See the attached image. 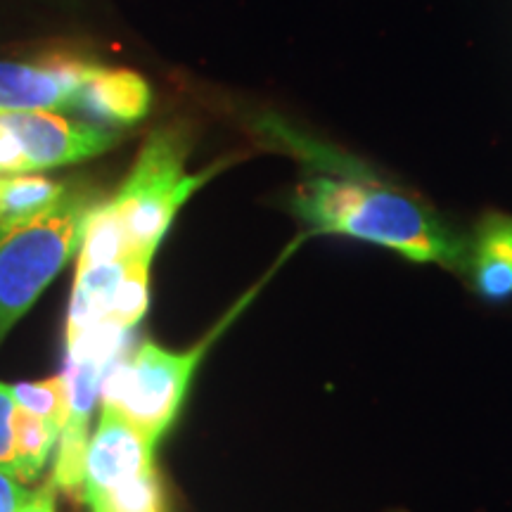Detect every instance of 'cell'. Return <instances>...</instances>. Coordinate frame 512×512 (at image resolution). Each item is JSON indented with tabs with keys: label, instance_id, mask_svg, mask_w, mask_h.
Returning a JSON list of instances; mask_svg holds the SVG:
<instances>
[{
	"label": "cell",
	"instance_id": "obj_1",
	"mask_svg": "<svg viewBox=\"0 0 512 512\" xmlns=\"http://www.w3.org/2000/svg\"><path fill=\"white\" fill-rule=\"evenodd\" d=\"M249 128L261 143L304 166L306 176L294 190L292 211L311 235H342L415 264L467 273L470 240L420 195L271 112L254 117Z\"/></svg>",
	"mask_w": 512,
	"mask_h": 512
},
{
	"label": "cell",
	"instance_id": "obj_2",
	"mask_svg": "<svg viewBox=\"0 0 512 512\" xmlns=\"http://www.w3.org/2000/svg\"><path fill=\"white\" fill-rule=\"evenodd\" d=\"M95 204L91 192L69 190L41 214L0 226V342L72 261Z\"/></svg>",
	"mask_w": 512,
	"mask_h": 512
},
{
	"label": "cell",
	"instance_id": "obj_3",
	"mask_svg": "<svg viewBox=\"0 0 512 512\" xmlns=\"http://www.w3.org/2000/svg\"><path fill=\"white\" fill-rule=\"evenodd\" d=\"M256 290L259 287H254L245 299H240L233 311L221 318L214 330L202 337L195 347L171 351L155 342H143L131 356H121L102 382V403L117 408L131 425H136L157 446V441L164 437V432L174 425L181 413L192 377L204 356L214 347L216 339L228 330V325L238 318V313L249 304Z\"/></svg>",
	"mask_w": 512,
	"mask_h": 512
},
{
	"label": "cell",
	"instance_id": "obj_4",
	"mask_svg": "<svg viewBox=\"0 0 512 512\" xmlns=\"http://www.w3.org/2000/svg\"><path fill=\"white\" fill-rule=\"evenodd\" d=\"M188 155V133L183 128H157L145 140L131 174L110 200L131 252L143 259H155L178 211L214 176L216 166L202 174H190L185 169Z\"/></svg>",
	"mask_w": 512,
	"mask_h": 512
},
{
	"label": "cell",
	"instance_id": "obj_5",
	"mask_svg": "<svg viewBox=\"0 0 512 512\" xmlns=\"http://www.w3.org/2000/svg\"><path fill=\"white\" fill-rule=\"evenodd\" d=\"M121 143L117 128L62 112L0 114V176L88 162Z\"/></svg>",
	"mask_w": 512,
	"mask_h": 512
},
{
	"label": "cell",
	"instance_id": "obj_6",
	"mask_svg": "<svg viewBox=\"0 0 512 512\" xmlns=\"http://www.w3.org/2000/svg\"><path fill=\"white\" fill-rule=\"evenodd\" d=\"M98 62L74 55L0 60V114L79 112Z\"/></svg>",
	"mask_w": 512,
	"mask_h": 512
},
{
	"label": "cell",
	"instance_id": "obj_7",
	"mask_svg": "<svg viewBox=\"0 0 512 512\" xmlns=\"http://www.w3.org/2000/svg\"><path fill=\"white\" fill-rule=\"evenodd\" d=\"M155 467V444L131 425L117 408L102 403L98 430L93 432L86 456V477L81 496L88 508L128 479Z\"/></svg>",
	"mask_w": 512,
	"mask_h": 512
},
{
	"label": "cell",
	"instance_id": "obj_8",
	"mask_svg": "<svg viewBox=\"0 0 512 512\" xmlns=\"http://www.w3.org/2000/svg\"><path fill=\"white\" fill-rule=\"evenodd\" d=\"M107 373L110 368L100 363H67L62 373L69 389V413L60 432V441H57L50 482L55 484V489L67 491V494L83 489L93 408L100 399Z\"/></svg>",
	"mask_w": 512,
	"mask_h": 512
},
{
	"label": "cell",
	"instance_id": "obj_9",
	"mask_svg": "<svg viewBox=\"0 0 512 512\" xmlns=\"http://www.w3.org/2000/svg\"><path fill=\"white\" fill-rule=\"evenodd\" d=\"M152 107V88L133 69L105 67L98 62L86 86L83 117L110 128H126L147 117Z\"/></svg>",
	"mask_w": 512,
	"mask_h": 512
},
{
	"label": "cell",
	"instance_id": "obj_10",
	"mask_svg": "<svg viewBox=\"0 0 512 512\" xmlns=\"http://www.w3.org/2000/svg\"><path fill=\"white\" fill-rule=\"evenodd\" d=\"M465 275L486 302L512 299V216L486 214L477 223Z\"/></svg>",
	"mask_w": 512,
	"mask_h": 512
},
{
	"label": "cell",
	"instance_id": "obj_11",
	"mask_svg": "<svg viewBox=\"0 0 512 512\" xmlns=\"http://www.w3.org/2000/svg\"><path fill=\"white\" fill-rule=\"evenodd\" d=\"M69 188L67 181H55L41 174L0 176V226L41 214L60 202Z\"/></svg>",
	"mask_w": 512,
	"mask_h": 512
},
{
	"label": "cell",
	"instance_id": "obj_12",
	"mask_svg": "<svg viewBox=\"0 0 512 512\" xmlns=\"http://www.w3.org/2000/svg\"><path fill=\"white\" fill-rule=\"evenodd\" d=\"M57 441L60 430L38 415L24 411L17 406L15 413V477L19 482L31 484L46 470L50 453Z\"/></svg>",
	"mask_w": 512,
	"mask_h": 512
},
{
	"label": "cell",
	"instance_id": "obj_13",
	"mask_svg": "<svg viewBox=\"0 0 512 512\" xmlns=\"http://www.w3.org/2000/svg\"><path fill=\"white\" fill-rule=\"evenodd\" d=\"M17 406L24 411L38 415L62 432L69 413V389L64 375L48 377L38 382L12 384Z\"/></svg>",
	"mask_w": 512,
	"mask_h": 512
},
{
	"label": "cell",
	"instance_id": "obj_14",
	"mask_svg": "<svg viewBox=\"0 0 512 512\" xmlns=\"http://www.w3.org/2000/svg\"><path fill=\"white\" fill-rule=\"evenodd\" d=\"M162 505V484H159L157 467H152L112 489L100 503L93 505L91 512H162Z\"/></svg>",
	"mask_w": 512,
	"mask_h": 512
},
{
	"label": "cell",
	"instance_id": "obj_15",
	"mask_svg": "<svg viewBox=\"0 0 512 512\" xmlns=\"http://www.w3.org/2000/svg\"><path fill=\"white\" fill-rule=\"evenodd\" d=\"M15 413L17 399L12 384L0 382V467L15 475Z\"/></svg>",
	"mask_w": 512,
	"mask_h": 512
},
{
	"label": "cell",
	"instance_id": "obj_16",
	"mask_svg": "<svg viewBox=\"0 0 512 512\" xmlns=\"http://www.w3.org/2000/svg\"><path fill=\"white\" fill-rule=\"evenodd\" d=\"M31 491L10 470L0 467V512H19Z\"/></svg>",
	"mask_w": 512,
	"mask_h": 512
},
{
	"label": "cell",
	"instance_id": "obj_17",
	"mask_svg": "<svg viewBox=\"0 0 512 512\" xmlns=\"http://www.w3.org/2000/svg\"><path fill=\"white\" fill-rule=\"evenodd\" d=\"M19 512H55V484L46 482L36 491H31Z\"/></svg>",
	"mask_w": 512,
	"mask_h": 512
}]
</instances>
